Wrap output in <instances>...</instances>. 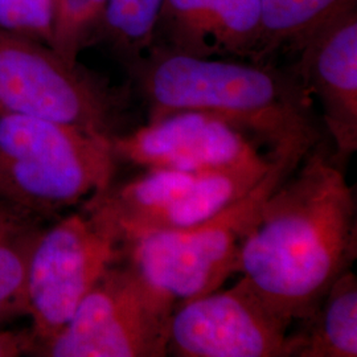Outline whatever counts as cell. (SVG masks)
I'll use <instances>...</instances> for the list:
<instances>
[{"label": "cell", "instance_id": "obj_18", "mask_svg": "<svg viewBox=\"0 0 357 357\" xmlns=\"http://www.w3.org/2000/svg\"><path fill=\"white\" fill-rule=\"evenodd\" d=\"M35 345L32 332L0 331V357L19 356L35 349Z\"/></svg>", "mask_w": 357, "mask_h": 357}, {"label": "cell", "instance_id": "obj_14", "mask_svg": "<svg viewBox=\"0 0 357 357\" xmlns=\"http://www.w3.org/2000/svg\"><path fill=\"white\" fill-rule=\"evenodd\" d=\"M165 0H107L98 43H105L125 66L153 45Z\"/></svg>", "mask_w": 357, "mask_h": 357}, {"label": "cell", "instance_id": "obj_17", "mask_svg": "<svg viewBox=\"0 0 357 357\" xmlns=\"http://www.w3.org/2000/svg\"><path fill=\"white\" fill-rule=\"evenodd\" d=\"M0 31L51 47V0H0Z\"/></svg>", "mask_w": 357, "mask_h": 357}, {"label": "cell", "instance_id": "obj_3", "mask_svg": "<svg viewBox=\"0 0 357 357\" xmlns=\"http://www.w3.org/2000/svg\"><path fill=\"white\" fill-rule=\"evenodd\" d=\"M112 139L0 110V202L52 213L105 191L118 171Z\"/></svg>", "mask_w": 357, "mask_h": 357}, {"label": "cell", "instance_id": "obj_9", "mask_svg": "<svg viewBox=\"0 0 357 357\" xmlns=\"http://www.w3.org/2000/svg\"><path fill=\"white\" fill-rule=\"evenodd\" d=\"M118 165L139 169L209 172L266 159L273 153L248 130L204 112H176L112 139Z\"/></svg>", "mask_w": 357, "mask_h": 357}, {"label": "cell", "instance_id": "obj_5", "mask_svg": "<svg viewBox=\"0 0 357 357\" xmlns=\"http://www.w3.org/2000/svg\"><path fill=\"white\" fill-rule=\"evenodd\" d=\"M0 110L113 139L128 128L130 93L51 47L0 31Z\"/></svg>", "mask_w": 357, "mask_h": 357}, {"label": "cell", "instance_id": "obj_13", "mask_svg": "<svg viewBox=\"0 0 357 357\" xmlns=\"http://www.w3.org/2000/svg\"><path fill=\"white\" fill-rule=\"evenodd\" d=\"M351 0H259L261 38L255 61L277 52H296L318 26Z\"/></svg>", "mask_w": 357, "mask_h": 357}, {"label": "cell", "instance_id": "obj_1", "mask_svg": "<svg viewBox=\"0 0 357 357\" xmlns=\"http://www.w3.org/2000/svg\"><path fill=\"white\" fill-rule=\"evenodd\" d=\"M356 255L355 187L323 142L264 202L238 273L295 323L314 312Z\"/></svg>", "mask_w": 357, "mask_h": 357}, {"label": "cell", "instance_id": "obj_4", "mask_svg": "<svg viewBox=\"0 0 357 357\" xmlns=\"http://www.w3.org/2000/svg\"><path fill=\"white\" fill-rule=\"evenodd\" d=\"M302 159H278L257 187L204 222L144 234L123 243L121 259L175 308L221 289L240 270L243 240L264 202Z\"/></svg>", "mask_w": 357, "mask_h": 357}, {"label": "cell", "instance_id": "obj_19", "mask_svg": "<svg viewBox=\"0 0 357 357\" xmlns=\"http://www.w3.org/2000/svg\"><path fill=\"white\" fill-rule=\"evenodd\" d=\"M28 216H29V213L0 202V227L7 225L10 222L24 220V218H28Z\"/></svg>", "mask_w": 357, "mask_h": 357}, {"label": "cell", "instance_id": "obj_7", "mask_svg": "<svg viewBox=\"0 0 357 357\" xmlns=\"http://www.w3.org/2000/svg\"><path fill=\"white\" fill-rule=\"evenodd\" d=\"M119 258L121 245L114 236L85 211L38 231L29 255L24 305L33 323L35 349L64 328Z\"/></svg>", "mask_w": 357, "mask_h": 357}, {"label": "cell", "instance_id": "obj_8", "mask_svg": "<svg viewBox=\"0 0 357 357\" xmlns=\"http://www.w3.org/2000/svg\"><path fill=\"white\" fill-rule=\"evenodd\" d=\"M291 324L243 277L174 310L167 356L286 357Z\"/></svg>", "mask_w": 357, "mask_h": 357}, {"label": "cell", "instance_id": "obj_16", "mask_svg": "<svg viewBox=\"0 0 357 357\" xmlns=\"http://www.w3.org/2000/svg\"><path fill=\"white\" fill-rule=\"evenodd\" d=\"M107 0H51V48L69 63L98 43Z\"/></svg>", "mask_w": 357, "mask_h": 357}, {"label": "cell", "instance_id": "obj_2", "mask_svg": "<svg viewBox=\"0 0 357 357\" xmlns=\"http://www.w3.org/2000/svg\"><path fill=\"white\" fill-rule=\"evenodd\" d=\"M147 121L176 112L218 115L270 153L305 158L323 143L314 100L294 72L230 57H196L153 45L126 66Z\"/></svg>", "mask_w": 357, "mask_h": 357}, {"label": "cell", "instance_id": "obj_15", "mask_svg": "<svg viewBox=\"0 0 357 357\" xmlns=\"http://www.w3.org/2000/svg\"><path fill=\"white\" fill-rule=\"evenodd\" d=\"M38 231L28 218L0 227V321L24 314L28 262Z\"/></svg>", "mask_w": 357, "mask_h": 357}, {"label": "cell", "instance_id": "obj_6", "mask_svg": "<svg viewBox=\"0 0 357 357\" xmlns=\"http://www.w3.org/2000/svg\"><path fill=\"white\" fill-rule=\"evenodd\" d=\"M116 261L64 328L35 351L50 357H165L175 306Z\"/></svg>", "mask_w": 357, "mask_h": 357}, {"label": "cell", "instance_id": "obj_10", "mask_svg": "<svg viewBox=\"0 0 357 357\" xmlns=\"http://www.w3.org/2000/svg\"><path fill=\"white\" fill-rule=\"evenodd\" d=\"M296 53L294 72L318 100L332 159L344 168L357 151V0L318 26Z\"/></svg>", "mask_w": 357, "mask_h": 357}, {"label": "cell", "instance_id": "obj_12", "mask_svg": "<svg viewBox=\"0 0 357 357\" xmlns=\"http://www.w3.org/2000/svg\"><path fill=\"white\" fill-rule=\"evenodd\" d=\"M302 327L287 336L286 357L357 356V277L347 270L332 283Z\"/></svg>", "mask_w": 357, "mask_h": 357}, {"label": "cell", "instance_id": "obj_11", "mask_svg": "<svg viewBox=\"0 0 357 357\" xmlns=\"http://www.w3.org/2000/svg\"><path fill=\"white\" fill-rule=\"evenodd\" d=\"M259 38V0H165L153 45L196 57L255 61Z\"/></svg>", "mask_w": 357, "mask_h": 357}]
</instances>
